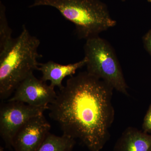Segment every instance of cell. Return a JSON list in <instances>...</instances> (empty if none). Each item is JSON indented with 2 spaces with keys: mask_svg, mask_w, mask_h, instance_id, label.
<instances>
[{
  "mask_svg": "<svg viewBox=\"0 0 151 151\" xmlns=\"http://www.w3.org/2000/svg\"><path fill=\"white\" fill-rule=\"evenodd\" d=\"M112 86L87 71L68 78L49 105L50 117L64 134L80 140L91 151H99L110 136L114 119Z\"/></svg>",
  "mask_w": 151,
  "mask_h": 151,
  "instance_id": "6da1fadb",
  "label": "cell"
},
{
  "mask_svg": "<svg viewBox=\"0 0 151 151\" xmlns=\"http://www.w3.org/2000/svg\"><path fill=\"white\" fill-rule=\"evenodd\" d=\"M39 40L30 34L25 26L5 50L0 52V98L7 99L19 84L39 70Z\"/></svg>",
  "mask_w": 151,
  "mask_h": 151,
  "instance_id": "7a4b0ae2",
  "label": "cell"
},
{
  "mask_svg": "<svg viewBox=\"0 0 151 151\" xmlns=\"http://www.w3.org/2000/svg\"><path fill=\"white\" fill-rule=\"evenodd\" d=\"M40 6L53 7L59 11L74 24L79 39L86 40L98 36L117 24L107 6L100 0H35L30 7Z\"/></svg>",
  "mask_w": 151,
  "mask_h": 151,
  "instance_id": "3957f363",
  "label": "cell"
},
{
  "mask_svg": "<svg viewBox=\"0 0 151 151\" xmlns=\"http://www.w3.org/2000/svg\"><path fill=\"white\" fill-rule=\"evenodd\" d=\"M86 71L101 79L113 89L129 95V88L115 50L99 36L86 40L84 45Z\"/></svg>",
  "mask_w": 151,
  "mask_h": 151,
  "instance_id": "277c9868",
  "label": "cell"
},
{
  "mask_svg": "<svg viewBox=\"0 0 151 151\" xmlns=\"http://www.w3.org/2000/svg\"><path fill=\"white\" fill-rule=\"evenodd\" d=\"M47 107H35L18 101L1 104L0 108V135L7 147L13 146L14 138L26 123L43 114Z\"/></svg>",
  "mask_w": 151,
  "mask_h": 151,
  "instance_id": "5b68a950",
  "label": "cell"
},
{
  "mask_svg": "<svg viewBox=\"0 0 151 151\" xmlns=\"http://www.w3.org/2000/svg\"><path fill=\"white\" fill-rule=\"evenodd\" d=\"M57 94L54 88L32 73L19 84L13 96L7 101H18L35 107H47Z\"/></svg>",
  "mask_w": 151,
  "mask_h": 151,
  "instance_id": "8992f818",
  "label": "cell"
},
{
  "mask_svg": "<svg viewBox=\"0 0 151 151\" xmlns=\"http://www.w3.org/2000/svg\"><path fill=\"white\" fill-rule=\"evenodd\" d=\"M51 128L43 114L31 119L15 136L12 147L15 151H37Z\"/></svg>",
  "mask_w": 151,
  "mask_h": 151,
  "instance_id": "52a82bcc",
  "label": "cell"
},
{
  "mask_svg": "<svg viewBox=\"0 0 151 151\" xmlns=\"http://www.w3.org/2000/svg\"><path fill=\"white\" fill-rule=\"evenodd\" d=\"M86 61L84 57L82 60L75 63L61 65L50 60L45 63H40L39 70L42 74L41 79L42 81H50L52 86L54 88L58 87L60 89L64 86L62 84L64 78L74 75L76 70L86 66Z\"/></svg>",
  "mask_w": 151,
  "mask_h": 151,
  "instance_id": "ba28073f",
  "label": "cell"
},
{
  "mask_svg": "<svg viewBox=\"0 0 151 151\" xmlns=\"http://www.w3.org/2000/svg\"><path fill=\"white\" fill-rule=\"evenodd\" d=\"M115 151H151V135L128 127L116 144Z\"/></svg>",
  "mask_w": 151,
  "mask_h": 151,
  "instance_id": "9c48e42d",
  "label": "cell"
},
{
  "mask_svg": "<svg viewBox=\"0 0 151 151\" xmlns=\"http://www.w3.org/2000/svg\"><path fill=\"white\" fill-rule=\"evenodd\" d=\"M75 143V139L67 135L58 136L49 132L37 151H72Z\"/></svg>",
  "mask_w": 151,
  "mask_h": 151,
  "instance_id": "30bf717a",
  "label": "cell"
},
{
  "mask_svg": "<svg viewBox=\"0 0 151 151\" xmlns=\"http://www.w3.org/2000/svg\"><path fill=\"white\" fill-rule=\"evenodd\" d=\"M5 7L0 6V52L4 51L12 41V30L9 26L6 15Z\"/></svg>",
  "mask_w": 151,
  "mask_h": 151,
  "instance_id": "8fae6325",
  "label": "cell"
},
{
  "mask_svg": "<svg viewBox=\"0 0 151 151\" xmlns=\"http://www.w3.org/2000/svg\"><path fill=\"white\" fill-rule=\"evenodd\" d=\"M142 129L145 133H151V104L144 118Z\"/></svg>",
  "mask_w": 151,
  "mask_h": 151,
  "instance_id": "7c38bea8",
  "label": "cell"
},
{
  "mask_svg": "<svg viewBox=\"0 0 151 151\" xmlns=\"http://www.w3.org/2000/svg\"><path fill=\"white\" fill-rule=\"evenodd\" d=\"M143 42L146 50L151 55V29L143 37Z\"/></svg>",
  "mask_w": 151,
  "mask_h": 151,
  "instance_id": "4fadbf2b",
  "label": "cell"
},
{
  "mask_svg": "<svg viewBox=\"0 0 151 151\" xmlns=\"http://www.w3.org/2000/svg\"><path fill=\"white\" fill-rule=\"evenodd\" d=\"M0 151H5L4 150V149L3 148V147H0Z\"/></svg>",
  "mask_w": 151,
  "mask_h": 151,
  "instance_id": "5bb4252c",
  "label": "cell"
},
{
  "mask_svg": "<svg viewBox=\"0 0 151 151\" xmlns=\"http://www.w3.org/2000/svg\"><path fill=\"white\" fill-rule=\"evenodd\" d=\"M149 2L151 3V0H147Z\"/></svg>",
  "mask_w": 151,
  "mask_h": 151,
  "instance_id": "9a60e30c",
  "label": "cell"
}]
</instances>
